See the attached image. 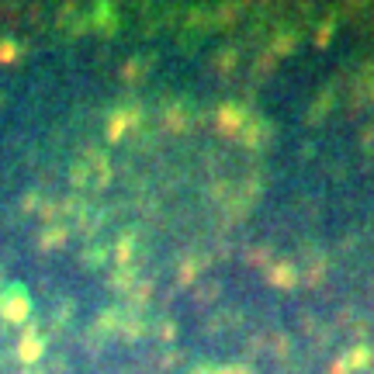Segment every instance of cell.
Listing matches in <instances>:
<instances>
[{
    "label": "cell",
    "mask_w": 374,
    "mask_h": 374,
    "mask_svg": "<svg viewBox=\"0 0 374 374\" xmlns=\"http://www.w3.org/2000/svg\"><path fill=\"white\" fill-rule=\"evenodd\" d=\"M21 357H39V339H24V347H21Z\"/></svg>",
    "instance_id": "cell-1"
}]
</instances>
